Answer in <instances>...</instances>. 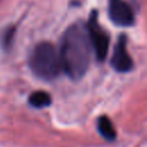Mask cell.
<instances>
[{
	"mask_svg": "<svg viewBox=\"0 0 147 147\" xmlns=\"http://www.w3.org/2000/svg\"><path fill=\"white\" fill-rule=\"evenodd\" d=\"M29 64L32 72L45 80L56 78L62 70L60 52L48 41H42L34 46L30 55Z\"/></svg>",
	"mask_w": 147,
	"mask_h": 147,
	"instance_id": "cell-2",
	"label": "cell"
},
{
	"mask_svg": "<svg viewBox=\"0 0 147 147\" xmlns=\"http://www.w3.org/2000/svg\"><path fill=\"white\" fill-rule=\"evenodd\" d=\"M52 98L45 91H34L29 96V103L34 108H44L51 105Z\"/></svg>",
	"mask_w": 147,
	"mask_h": 147,
	"instance_id": "cell-7",
	"label": "cell"
},
{
	"mask_svg": "<svg viewBox=\"0 0 147 147\" xmlns=\"http://www.w3.org/2000/svg\"><path fill=\"white\" fill-rule=\"evenodd\" d=\"M14 36H15V26H9L3 31L2 37H1V44L5 48L10 47L13 39H14Z\"/></svg>",
	"mask_w": 147,
	"mask_h": 147,
	"instance_id": "cell-8",
	"label": "cell"
},
{
	"mask_svg": "<svg viewBox=\"0 0 147 147\" xmlns=\"http://www.w3.org/2000/svg\"><path fill=\"white\" fill-rule=\"evenodd\" d=\"M92 51L86 25L79 23L70 25L63 34L60 49L64 74L71 79H80L90 67Z\"/></svg>",
	"mask_w": 147,
	"mask_h": 147,
	"instance_id": "cell-1",
	"label": "cell"
},
{
	"mask_svg": "<svg viewBox=\"0 0 147 147\" xmlns=\"http://www.w3.org/2000/svg\"><path fill=\"white\" fill-rule=\"evenodd\" d=\"M86 30H87L91 46L96 60L103 61L107 57L108 51H109V36L103 30V28L99 24L95 11L91 13L86 24Z\"/></svg>",
	"mask_w": 147,
	"mask_h": 147,
	"instance_id": "cell-3",
	"label": "cell"
},
{
	"mask_svg": "<svg viewBox=\"0 0 147 147\" xmlns=\"http://www.w3.org/2000/svg\"><path fill=\"white\" fill-rule=\"evenodd\" d=\"M127 40L124 34L119 36L111 55V67L118 72H127L133 68V61L127 52Z\"/></svg>",
	"mask_w": 147,
	"mask_h": 147,
	"instance_id": "cell-5",
	"label": "cell"
},
{
	"mask_svg": "<svg viewBox=\"0 0 147 147\" xmlns=\"http://www.w3.org/2000/svg\"><path fill=\"white\" fill-rule=\"evenodd\" d=\"M109 18L119 26H131L134 23V13L131 6L124 0H109Z\"/></svg>",
	"mask_w": 147,
	"mask_h": 147,
	"instance_id": "cell-4",
	"label": "cell"
},
{
	"mask_svg": "<svg viewBox=\"0 0 147 147\" xmlns=\"http://www.w3.org/2000/svg\"><path fill=\"white\" fill-rule=\"evenodd\" d=\"M98 131L106 140H114L116 138V130L113 122L107 116H100L98 118Z\"/></svg>",
	"mask_w": 147,
	"mask_h": 147,
	"instance_id": "cell-6",
	"label": "cell"
}]
</instances>
